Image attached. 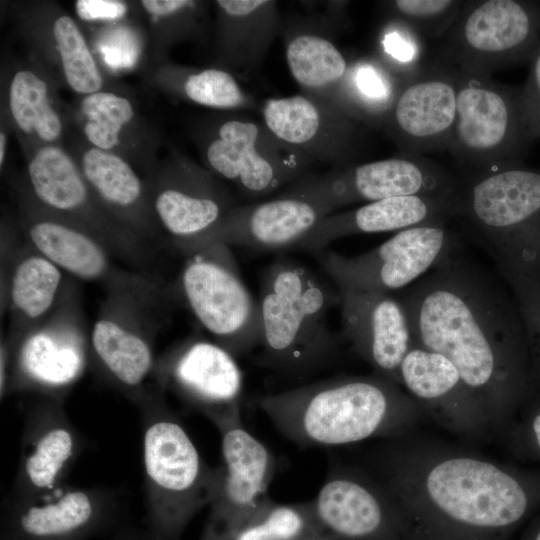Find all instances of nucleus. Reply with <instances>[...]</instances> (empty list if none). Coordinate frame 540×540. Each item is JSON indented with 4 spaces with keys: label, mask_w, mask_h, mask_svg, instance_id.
<instances>
[{
    "label": "nucleus",
    "mask_w": 540,
    "mask_h": 540,
    "mask_svg": "<svg viewBox=\"0 0 540 540\" xmlns=\"http://www.w3.org/2000/svg\"><path fill=\"white\" fill-rule=\"evenodd\" d=\"M367 470L396 505L408 540H508L532 505L512 469L418 430L383 439Z\"/></svg>",
    "instance_id": "f257e3e1"
},
{
    "label": "nucleus",
    "mask_w": 540,
    "mask_h": 540,
    "mask_svg": "<svg viewBox=\"0 0 540 540\" xmlns=\"http://www.w3.org/2000/svg\"><path fill=\"white\" fill-rule=\"evenodd\" d=\"M396 296L413 343L449 359L493 435L503 432L526 384L528 347L515 301L457 254Z\"/></svg>",
    "instance_id": "f03ea898"
},
{
    "label": "nucleus",
    "mask_w": 540,
    "mask_h": 540,
    "mask_svg": "<svg viewBox=\"0 0 540 540\" xmlns=\"http://www.w3.org/2000/svg\"><path fill=\"white\" fill-rule=\"evenodd\" d=\"M259 408L301 447L390 439L430 422L398 384L373 374L339 375L262 396Z\"/></svg>",
    "instance_id": "7ed1b4c3"
},
{
    "label": "nucleus",
    "mask_w": 540,
    "mask_h": 540,
    "mask_svg": "<svg viewBox=\"0 0 540 540\" xmlns=\"http://www.w3.org/2000/svg\"><path fill=\"white\" fill-rule=\"evenodd\" d=\"M258 364L287 380H303L338 358L339 338L328 313L340 294L318 273L279 254L260 277Z\"/></svg>",
    "instance_id": "20e7f679"
},
{
    "label": "nucleus",
    "mask_w": 540,
    "mask_h": 540,
    "mask_svg": "<svg viewBox=\"0 0 540 540\" xmlns=\"http://www.w3.org/2000/svg\"><path fill=\"white\" fill-rule=\"evenodd\" d=\"M146 528L157 540H180L213 496L217 470L199 453L179 417L157 390L139 403Z\"/></svg>",
    "instance_id": "39448f33"
},
{
    "label": "nucleus",
    "mask_w": 540,
    "mask_h": 540,
    "mask_svg": "<svg viewBox=\"0 0 540 540\" xmlns=\"http://www.w3.org/2000/svg\"><path fill=\"white\" fill-rule=\"evenodd\" d=\"M501 272L540 285V169L517 163L462 179L457 215Z\"/></svg>",
    "instance_id": "423d86ee"
},
{
    "label": "nucleus",
    "mask_w": 540,
    "mask_h": 540,
    "mask_svg": "<svg viewBox=\"0 0 540 540\" xmlns=\"http://www.w3.org/2000/svg\"><path fill=\"white\" fill-rule=\"evenodd\" d=\"M535 140L521 87L460 73L457 121L448 151L466 176L523 163Z\"/></svg>",
    "instance_id": "0eeeda50"
},
{
    "label": "nucleus",
    "mask_w": 540,
    "mask_h": 540,
    "mask_svg": "<svg viewBox=\"0 0 540 540\" xmlns=\"http://www.w3.org/2000/svg\"><path fill=\"white\" fill-rule=\"evenodd\" d=\"M178 297L215 342L238 358L261 344L260 306L224 244L189 254L177 283Z\"/></svg>",
    "instance_id": "6e6552de"
},
{
    "label": "nucleus",
    "mask_w": 540,
    "mask_h": 540,
    "mask_svg": "<svg viewBox=\"0 0 540 540\" xmlns=\"http://www.w3.org/2000/svg\"><path fill=\"white\" fill-rule=\"evenodd\" d=\"M444 38L441 59L462 74L491 76L534 55L540 45V2L467 1Z\"/></svg>",
    "instance_id": "1a4fd4ad"
},
{
    "label": "nucleus",
    "mask_w": 540,
    "mask_h": 540,
    "mask_svg": "<svg viewBox=\"0 0 540 540\" xmlns=\"http://www.w3.org/2000/svg\"><path fill=\"white\" fill-rule=\"evenodd\" d=\"M447 220L400 230L376 248L356 256L327 248L312 255L338 289L392 293L408 287L456 254L458 238Z\"/></svg>",
    "instance_id": "9d476101"
},
{
    "label": "nucleus",
    "mask_w": 540,
    "mask_h": 540,
    "mask_svg": "<svg viewBox=\"0 0 540 540\" xmlns=\"http://www.w3.org/2000/svg\"><path fill=\"white\" fill-rule=\"evenodd\" d=\"M462 179L434 160L401 153L386 159L305 174L281 194L301 197L331 213L338 208L409 195H454Z\"/></svg>",
    "instance_id": "9b49d317"
},
{
    "label": "nucleus",
    "mask_w": 540,
    "mask_h": 540,
    "mask_svg": "<svg viewBox=\"0 0 540 540\" xmlns=\"http://www.w3.org/2000/svg\"><path fill=\"white\" fill-rule=\"evenodd\" d=\"M209 171L248 198L269 195L305 175L312 161L278 140L263 122L229 117L216 123L204 147Z\"/></svg>",
    "instance_id": "f8f14e48"
},
{
    "label": "nucleus",
    "mask_w": 540,
    "mask_h": 540,
    "mask_svg": "<svg viewBox=\"0 0 540 540\" xmlns=\"http://www.w3.org/2000/svg\"><path fill=\"white\" fill-rule=\"evenodd\" d=\"M120 516L115 490L64 484L31 498H6L0 540H89L118 529Z\"/></svg>",
    "instance_id": "ddd939ff"
},
{
    "label": "nucleus",
    "mask_w": 540,
    "mask_h": 540,
    "mask_svg": "<svg viewBox=\"0 0 540 540\" xmlns=\"http://www.w3.org/2000/svg\"><path fill=\"white\" fill-rule=\"evenodd\" d=\"M221 464L209 513L199 540H230L269 499L276 462L272 452L242 423L241 415L215 426Z\"/></svg>",
    "instance_id": "4468645a"
},
{
    "label": "nucleus",
    "mask_w": 540,
    "mask_h": 540,
    "mask_svg": "<svg viewBox=\"0 0 540 540\" xmlns=\"http://www.w3.org/2000/svg\"><path fill=\"white\" fill-rule=\"evenodd\" d=\"M70 309L59 304L40 325L7 340L10 350L8 394L31 392L64 399L83 375L90 341Z\"/></svg>",
    "instance_id": "2eb2a0df"
},
{
    "label": "nucleus",
    "mask_w": 540,
    "mask_h": 540,
    "mask_svg": "<svg viewBox=\"0 0 540 540\" xmlns=\"http://www.w3.org/2000/svg\"><path fill=\"white\" fill-rule=\"evenodd\" d=\"M311 501L330 540H408L396 505L362 466L331 464Z\"/></svg>",
    "instance_id": "dca6fc26"
},
{
    "label": "nucleus",
    "mask_w": 540,
    "mask_h": 540,
    "mask_svg": "<svg viewBox=\"0 0 540 540\" xmlns=\"http://www.w3.org/2000/svg\"><path fill=\"white\" fill-rule=\"evenodd\" d=\"M236 359L215 341L192 337L157 360L155 379L216 426L241 415L243 375Z\"/></svg>",
    "instance_id": "f3484780"
},
{
    "label": "nucleus",
    "mask_w": 540,
    "mask_h": 540,
    "mask_svg": "<svg viewBox=\"0 0 540 540\" xmlns=\"http://www.w3.org/2000/svg\"><path fill=\"white\" fill-rule=\"evenodd\" d=\"M28 178L36 199L52 215L85 229L112 254L141 257L138 237L103 212L79 165L60 146L37 149L28 163Z\"/></svg>",
    "instance_id": "a211bd4d"
},
{
    "label": "nucleus",
    "mask_w": 540,
    "mask_h": 540,
    "mask_svg": "<svg viewBox=\"0 0 540 540\" xmlns=\"http://www.w3.org/2000/svg\"><path fill=\"white\" fill-rule=\"evenodd\" d=\"M460 72L439 59L406 80L383 130L401 153L422 155L448 150L457 121Z\"/></svg>",
    "instance_id": "6ab92c4d"
},
{
    "label": "nucleus",
    "mask_w": 540,
    "mask_h": 540,
    "mask_svg": "<svg viewBox=\"0 0 540 540\" xmlns=\"http://www.w3.org/2000/svg\"><path fill=\"white\" fill-rule=\"evenodd\" d=\"M261 111L270 132L312 162L338 168L357 158L366 126L319 98L303 92L269 98Z\"/></svg>",
    "instance_id": "aec40b11"
},
{
    "label": "nucleus",
    "mask_w": 540,
    "mask_h": 540,
    "mask_svg": "<svg viewBox=\"0 0 540 540\" xmlns=\"http://www.w3.org/2000/svg\"><path fill=\"white\" fill-rule=\"evenodd\" d=\"M83 448L63 399L38 396L24 413L20 459L6 498H31L64 485Z\"/></svg>",
    "instance_id": "412c9836"
},
{
    "label": "nucleus",
    "mask_w": 540,
    "mask_h": 540,
    "mask_svg": "<svg viewBox=\"0 0 540 540\" xmlns=\"http://www.w3.org/2000/svg\"><path fill=\"white\" fill-rule=\"evenodd\" d=\"M399 383L443 429L469 440L493 435L485 412L445 356L413 343L401 362Z\"/></svg>",
    "instance_id": "4be33fe9"
},
{
    "label": "nucleus",
    "mask_w": 540,
    "mask_h": 540,
    "mask_svg": "<svg viewBox=\"0 0 540 540\" xmlns=\"http://www.w3.org/2000/svg\"><path fill=\"white\" fill-rule=\"evenodd\" d=\"M329 214L310 200L280 194L264 202L235 205L209 231L177 247L187 254L212 244L261 251L294 249Z\"/></svg>",
    "instance_id": "5701e85b"
},
{
    "label": "nucleus",
    "mask_w": 540,
    "mask_h": 540,
    "mask_svg": "<svg viewBox=\"0 0 540 540\" xmlns=\"http://www.w3.org/2000/svg\"><path fill=\"white\" fill-rule=\"evenodd\" d=\"M338 291L342 339L376 375L400 385L399 368L413 344L402 303L392 293Z\"/></svg>",
    "instance_id": "b1692460"
},
{
    "label": "nucleus",
    "mask_w": 540,
    "mask_h": 540,
    "mask_svg": "<svg viewBox=\"0 0 540 540\" xmlns=\"http://www.w3.org/2000/svg\"><path fill=\"white\" fill-rule=\"evenodd\" d=\"M235 205L210 171L177 158L162 178L152 207L176 246L213 228Z\"/></svg>",
    "instance_id": "393cba45"
},
{
    "label": "nucleus",
    "mask_w": 540,
    "mask_h": 540,
    "mask_svg": "<svg viewBox=\"0 0 540 540\" xmlns=\"http://www.w3.org/2000/svg\"><path fill=\"white\" fill-rule=\"evenodd\" d=\"M25 230L32 248L71 276L112 285L115 293H148L153 288L143 278L117 269L109 249L69 221L39 215L29 219Z\"/></svg>",
    "instance_id": "a878e982"
},
{
    "label": "nucleus",
    "mask_w": 540,
    "mask_h": 540,
    "mask_svg": "<svg viewBox=\"0 0 540 540\" xmlns=\"http://www.w3.org/2000/svg\"><path fill=\"white\" fill-rule=\"evenodd\" d=\"M459 193L390 197L351 210L333 212L322 218L294 249L312 254L343 237L400 231L437 219L455 217Z\"/></svg>",
    "instance_id": "bb28decb"
},
{
    "label": "nucleus",
    "mask_w": 540,
    "mask_h": 540,
    "mask_svg": "<svg viewBox=\"0 0 540 540\" xmlns=\"http://www.w3.org/2000/svg\"><path fill=\"white\" fill-rule=\"evenodd\" d=\"M120 309L111 305L95 321L90 353L105 377L138 405L161 389L148 386L157 361L150 336Z\"/></svg>",
    "instance_id": "cd10ccee"
},
{
    "label": "nucleus",
    "mask_w": 540,
    "mask_h": 540,
    "mask_svg": "<svg viewBox=\"0 0 540 540\" xmlns=\"http://www.w3.org/2000/svg\"><path fill=\"white\" fill-rule=\"evenodd\" d=\"M218 45L225 63L250 73L260 67L277 33L278 3L271 0H218Z\"/></svg>",
    "instance_id": "c85d7f7f"
},
{
    "label": "nucleus",
    "mask_w": 540,
    "mask_h": 540,
    "mask_svg": "<svg viewBox=\"0 0 540 540\" xmlns=\"http://www.w3.org/2000/svg\"><path fill=\"white\" fill-rule=\"evenodd\" d=\"M78 165L93 195L114 220L136 237L151 231L142 181L123 157L91 146Z\"/></svg>",
    "instance_id": "c756f323"
},
{
    "label": "nucleus",
    "mask_w": 540,
    "mask_h": 540,
    "mask_svg": "<svg viewBox=\"0 0 540 540\" xmlns=\"http://www.w3.org/2000/svg\"><path fill=\"white\" fill-rule=\"evenodd\" d=\"M404 81L377 56L350 61L340 84L323 100L367 127L383 129Z\"/></svg>",
    "instance_id": "7c9ffc66"
},
{
    "label": "nucleus",
    "mask_w": 540,
    "mask_h": 540,
    "mask_svg": "<svg viewBox=\"0 0 540 540\" xmlns=\"http://www.w3.org/2000/svg\"><path fill=\"white\" fill-rule=\"evenodd\" d=\"M63 271L33 251L14 264L9 281V304L16 327V338L40 325L60 304Z\"/></svg>",
    "instance_id": "2f4dec72"
},
{
    "label": "nucleus",
    "mask_w": 540,
    "mask_h": 540,
    "mask_svg": "<svg viewBox=\"0 0 540 540\" xmlns=\"http://www.w3.org/2000/svg\"><path fill=\"white\" fill-rule=\"evenodd\" d=\"M286 62L303 93L326 100L347 73L350 61L326 36L300 31L287 37Z\"/></svg>",
    "instance_id": "473e14b6"
},
{
    "label": "nucleus",
    "mask_w": 540,
    "mask_h": 540,
    "mask_svg": "<svg viewBox=\"0 0 540 540\" xmlns=\"http://www.w3.org/2000/svg\"><path fill=\"white\" fill-rule=\"evenodd\" d=\"M8 95L16 128L44 145H57L63 134V121L47 82L30 69H20L11 79Z\"/></svg>",
    "instance_id": "72a5a7b5"
},
{
    "label": "nucleus",
    "mask_w": 540,
    "mask_h": 540,
    "mask_svg": "<svg viewBox=\"0 0 540 540\" xmlns=\"http://www.w3.org/2000/svg\"><path fill=\"white\" fill-rule=\"evenodd\" d=\"M323 534L312 501L278 504L270 498L230 540H301Z\"/></svg>",
    "instance_id": "f704fd0d"
},
{
    "label": "nucleus",
    "mask_w": 540,
    "mask_h": 540,
    "mask_svg": "<svg viewBox=\"0 0 540 540\" xmlns=\"http://www.w3.org/2000/svg\"><path fill=\"white\" fill-rule=\"evenodd\" d=\"M79 115L83 134L91 146L115 152L135 118V110L128 98L101 90L82 98Z\"/></svg>",
    "instance_id": "c9c22d12"
},
{
    "label": "nucleus",
    "mask_w": 540,
    "mask_h": 540,
    "mask_svg": "<svg viewBox=\"0 0 540 540\" xmlns=\"http://www.w3.org/2000/svg\"><path fill=\"white\" fill-rule=\"evenodd\" d=\"M52 35L68 86L83 96L101 91L102 73L75 20L59 15L53 22Z\"/></svg>",
    "instance_id": "e433bc0d"
},
{
    "label": "nucleus",
    "mask_w": 540,
    "mask_h": 540,
    "mask_svg": "<svg viewBox=\"0 0 540 540\" xmlns=\"http://www.w3.org/2000/svg\"><path fill=\"white\" fill-rule=\"evenodd\" d=\"M176 88L189 101L216 109H246L253 101L227 70L206 68L176 74Z\"/></svg>",
    "instance_id": "4c0bfd02"
},
{
    "label": "nucleus",
    "mask_w": 540,
    "mask_h": 540,
    "mask_svg": "<svg viewBox=\"0 0 540 540\" xmlns=\"http://www.w3.org/2000/svg\"><path fill=\"white\" fill-rule=\"evenodd\" d=\"M377 57L404 82L425 65L424 37L407 22L391 17L382 27Z\"/></svg>",
    "instance_id": "58836bf2"
},
{
    "label": "nucleus",
    "mask_w": 540,
    "mask_h": 540,
    "mask_svg": "<svg viewBox=\"0 0 540 540\" xmlns=\"http://www.w3.org/2000/svg\"><path fill=\"white\" fill-rule=\"evenodd\" d=\"M391 17L407 22L424 38L445 36L465 1L395 0L386 2Z\"/></svg>",
    "instance_id": "ea45409f"
},
{
    "label": "nucleus",
    "mask_w": 540,
    "mask_h": 540,
    "mask_svg": "<svg viewBox=\"0 0 540 540\" xmlns=\"http://www.w3.org/2000/svg\"><path fill=\"white\" fill-rule=\"evenodd\" d=\"M501 273L513 291L528 350L540 364V285L521 275Z\"/></svg>",
    "instance_id": "a19ab883"
},
{
    "label": "nucleus",
    "mask_w": 540,
    "mask_h": 540,
    "mask_svg": "<svg viewBox=\"0 0 540 540\" xmlns=\"http://www.w3.org/2000/svg\"><path fill=\"white\" fill-rule=\"evenodd\" d=\"M530 70L521 87L522 104L528 125L540 139V45L530 59Z\"/></svg>",
    "instance_id": "79ce46f5"
},
{
    "label": "nucleus",
    "mask_w": 540,
    "mask_h": 540,
    "mask_svg": "<svg viewBox=\"0 0 540 540\" xmlns=\"http://www.w3.org/2000/svg\"><path fill=\"white\" fill-rule=\"evenodd\" d=\"M75 11L86 22H112L125 17L128 6L118 0H77Z\"/></svg>",
    "instance_id": "37998d69"
},
{
    "label": "nucleus",
    "mask_w": 540,
    "mask_h": 540,
    "mask_svg": "<svg viewBox=\"0 0 540 540\" xmlns=\"http://www.w3.org/2000/svg\"><path fill=\"white\" fill-rule=\"evenodd\" d=\"M142 7L147 13L157 18L176 16L197 4L192 0H142Z\"/></svg>",
    "instance_id": "c03bdc74"
},
{
    "label": "nucleus",
    "mask_w": 540,
    "mask_h": 540,
    "mask_svg": "<svg viewBox=\"0 0 540 540\" xmlns=\"http://www.w3.org/2000/svg\"><path fill=\"white\" fill-rule=\"evenodd\" d=\"M9 379L10 350L7 340H2L0 348V395L2 400L8 395Z\"/></svg>",
    "instance_id": "a18cd8bd"
},
{
    "label": "nucleus",
    "mask_w": 540,
    "mask_h": 540,
    "mask_svg": "<svg viewBox=\"0 0 540 540\" xmlns=\"http://www.w3.org/2000/svg\"><path fill=\"white\" fill-rule=\"evenodd\" d=\"M113 533L112 540H157L146 527L120 526Z\"/></svg>",
    "instance_id": "49530a36"
},
{
    "label": "nucleus",
    "mask_w": 540,
    "mask_h": 540,
    "mask_svg": "<svg viewBox=\"0 0 540 540\" xmlns=\"http://www.w3.org/2000/svg\"><path fill=\"white\" fill-rule=\"evenodd\" d=\"M530 431L535 447L540 451V410L536 412L530 422Z\"/></svg>",
    "instance_id": "de8ad7c7"
},
{
    "label": "nucleus",
    "mask_w": 540,
    "mask_h": 540,
    "mask_svg": "<svg viewBox=\"0 0 540 540\" xmlns=\"http://www.w3.org/2000/svg\"><path fill=\"white\" fill-rule=\"evenodd\" d=\"M7 149V137L5 132L1 131L0 133V166L2 167L5 162Z\"/></svg>",
    "instance_id": "09e8293b"
},
{
    "label": "nucleus",
    "mask_w": 540,
    "mask_h": 540,
    "mask_svg": "<svg viewBox=\"0 0 540 540\" xmlns=\"http://www.w3.org/2000/svg\"><path fill=\"white\" fill-rule=\"evenodd\" d=\"M524 540H540V524L536 525Z\"/></svg>",
    "instance_id": "8fccbe9b"
},
{
    "label": "nucleus",
    "mask_w": 540,
    "mask_h": 540,
    "mask_svg": "<svg viewBox=\"0 0 540 540\" xmlns=\"http://www.w3.org/2000/svg\"><path fill=\"white\" fill-rule=\"evenodd\" d=\"M301 540H330V539L326 537L324 534H318V535L310 536Z\"/></svg>",
    "instance_id": "3c124183"
}]
</instances>
